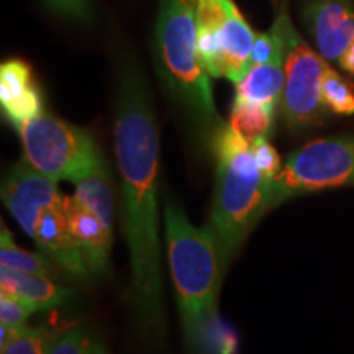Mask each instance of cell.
<instances>
[{
  "mask_svg": "<svg viewBox=\"0 0 354 354\" xmlns=\"http://www.w3.org/2000/svg\"><path fill=\"white\" fill-rule=\"evenodd\" d=\"M115 154L122 177L123 233L130 250L133 300L149 339L166 328L158 233L159 133L151 92L133 61L123 63L115 109Z\"/></svg>",
  "mask_w": 354,
  "mask_h": 354,
  "instance_id": "cell-1",
  "label": "cell"
},
{
  "mask_svg": "<svg viewBox=\"0 0 354 354\" xmlns=\"http://www.w3.org/2000/svg\"><path fill=\"white\" fill-rule=\"evenodd\" d=\"M35 310L24 300L10 294H0V323L7 328H20L25 326L28 317Z\"/></svg>",
  "mask_w": 354,
  "mask_h": 354,
  "instance_id": "cell-24",
  "label": "cell"
},
{
  "mask_svg": "<svg viewBox=\"0 0 354 354\" xmlns=\"http://www.w3.org/2000/svg\"><path fill=\"white\" fill-rule=\"evenodd\" d=\"M0 105L15 128L43 113V95L25 61L8 59L0 66Z\"/></svg>",
  "mask_w": 354,
  "mask_h": 354,
  "instance_id": "cell-10",
  "label": "cell"
},
{
  "mask_svg": "<svg viewBox=\"0 0 354 354\" xmlns=\"http://www.w3.org/2000/svg\"><path fill=\"white\" fill-rule=\"evenodd\" d=\"M0 287L3 294L15 295L32 307L35 312L63 305L71 292L56 286L43 274H28L0 268Z\"/></svg>",
  "mask_w": 354,
  "mask_h": 354,
  "instance_id": "cell-14",
  "label": "cell"
},
{
  "mask_svg": "<svg viewBox=\"0 0 354 354\" xmlns=\"http://www.w3.org/2000/svg\"><path fill=\"white\" fill-rule=\"evenodd\" d=\"M33 240L44 256L51 258L57 266H61L64 271L73 276L88 279L94 274L71 232L68 216H66V207L44 212L38 221Z\"/></svg>",
  "mask_w": 354,
  "mask_h": 354,
  "instance_id": "cell-11",
  "label": "cell"
},
{
  "mask_svg": "<svg viewBox=\"0 0 354 354\" xmlns=\"http://www.w3.org/2000/svg\"><path fill=\"white\" fill-rule=\"evenodd\" d=\"M91 354H109V353H107V349L102 346L99 342H94V344H92V349H91Z\"/></svg>",
  "mask_w": 354,
  "mask_h": 354,
  "instance_id": "cell-27",
  "label": "cell"
},
{
  "mask_svg": "<svg viewBox=\"0 0 354 354\" xmlns=\"http://www.w3.org/2000/svg\"><path fill=\"white\" fill-rule=\"evenodd\" d=\"M66 216L91 271L94 274L107 271L113 230L76 197H66Z\"/></svg>",
  "mask_w": 354,
  "mask_h": 354,
  "instance_id": "cell-12",
  "label": "cell"
},
{
  "mask_svg": "<svg viewBox=\"0 0 354 354\" xmlns=\"http://www.w3.org/2000/svg\"><path fill=\"white\" fill-rule=\"evenodd\" d=\"M0 266L12 269V271L28 272V274H48V263L43 256L21 250L13 243L12 234L2 225L0 234Z\"/></svg>",
  "mask_w": 354,
  "mask_h": 354,
  "instance_id": "cell-20",
  "label": "cell"
},
{
  "mask_svg": "<svg viewBox=\"0 0 354 354\" xmlns=\"http://www.w3.org/2000/svg\"><path fill=\"white\" fill-rule=\"evenodd\" d=\"M17 131L24 145L25 161L56 183H74L102 158L91 133L53 115L39 113Z\"/></svg>",
  "mask_w": 354,
  "mask_h": 354,
  "instance_id": "cell-5",
  "label": "cell"
},
{
  "mask_svg": "<svg viewBox=\"0 0 354 354\" xmlns=\"http://www.w3.org/2000/svg\"><path fill=\"white\" fill-rule=\"evenodd\" d=\"M338 63L344 71H346V73L353 74V76H354V41L349 44L348 50L343 53Z\"/></svg>",
  "mask_w": 354,
  "mask_h": 354,
  "instance_id": "cell-26",
  "label": "cell"
},
{
  "mask_svg": "<svg viewBox=\"0 0 354 354\" xmlns=\"http://www.w3.org/2000/svg\"><path fill=\"white\" fill-rule=\"evenodd\" d=\"M251 145V153H253V158L258 165L261 174L264 176L266 180H271L276 177L282 169V161L276 148L269 143L268 136H261V138H256L250 141Z\"/></svg>",
  "mask_w": 354,
  "mask_h": 354,
  "instance_id": "cell-23",
  "label": "cell"
},
{
  "mask_svg": "<svg viewBox=\"0 0 354 354\" xmlns=\"http://www.w3.org/2000/svg\"><path fill=\"white\" fill-rule=\"evenodd\" d=\"M2 201L17 223L32 238L44 212L66 207V196L59 192L56 180L41 174L25 159L12 166L3 177Z\"/></svg>",
  "mask_w": 354,
  "mask_h": 354,
  "instance_id": "cell-8",
  "label": "cell"
},
{
  "mask_svg": "<svg viewBox=\"0 0 354 354\" xmlns=\"http://www.w3.org/2000/svg\"><path fill=\"white\" fill-rule=\"evenodd\" d=\"M74 184H76L74 197L99 215L109 228L113 230V190L104 156L86 172H82L74 180Z\"/></svg>",
  "mask_w": 354,
  "mask_h": 354,
  "instance_id": "cell-16",
  "label": "cell"
},
{
  "mask_svg": "<svg viewBox=\"0 0 354 354\" xmlns=\"http://www.w3.org/2000/svg\"><path fill=\"white\" fill-rule=\"evenodd\" d=\"M44 6L57 15L66 17V19L74 21H87L92 20L94 10H92L91 0H43Z\"/></svg>",
  "mask_w": 354,
  "mask_h": 354,
  "instance_id": "cell-25",
  "label": "cell"
},
{
  "mask_svg": "<svg viewBox=\"0 0 354 354\" xmlns=\"http://www.w3.org/2000/svg\"><path fill=\"white\" fill-rule=\"evenodd\" d=\"M94 342L86 330L69 328L53 336L46 354H91Z\"/></svg>",
  "mask_w": 354,
  "mask_h": 354,
  "instance_id": "cell-22",
  "label": "cell"
},
{
  "mask_svg": "<svg viewBox=\"0 0 354 354\" xmlns=\"http://www.w3.org/2000/svg\"><path fill=\"white\" fill-rule=\"evenodd\" d=\"M216 39L220 50V77L238 84L251 68L256 35L234 3L223 21L216 26Z\"/></svg>",
  "mask_w": 354,
  "mask_h": 354,
  "instance_id": "cell-13",
  "label": "cell"
},
{
  "mask_svg": "<svg viewBox=\"0 0 354 354\" xmlns=\"http://www.w3.org/2000/svg\"><path fill=\"white\" fill-rule=\"evenodd\" d=\"M343 185H354V135L310 141L269 183L268 210L300 194Z\"/></svg>",
  "mask_w": 354,
  "mask_h": 354,
  "instance_id": "cell-6",
  "label": "cell"
},
{
  "mask_svg": "<svg viewBox=\"0 0 354 354\" xmlns=\"http://www.w3.org/2000/svg\"><path fill=\"white\" fill-rule=\"evenodd\" d=\"M166 246L185 343L192 354H236V339L215 320L221 256L210 228H197L184 210L166 202Z\"/></svg>",
  "mask_w": 354,
  "mask_h": 354,
  "instance_id": "cell-2",
  "label": "cell"
},
{
  "mask_svg": "<svg viewBox=\"0 0 354 354\" xmlns=\"http://www.w3.org/2000/svg\"><path fill=\"white\" fill-rule=\"evenodd\" d=\"M286 57V43L281 26L274 21L272 28L266 33H258L254 39L253 56H251V66L277 63L284 61Z\"/></svg>",
  "mask_w": 354,
  "mask_h": 354,
  "instance_id": "cell-21",
  "label": "cell"
},
{
  "mask_svg": "<svg viewBox=\"0 0 354 354\" xmlns=\"http://www.w3.org/2000/svg\"><path fill=\"white\" fill-rule=\"evenodd\" d=\"M322 104L323 107L336 115L354 113V87L338 71L326 66L322 79Z\"/></svg>",
  "mask_w": 354,
  "mask_h": 354,
  "instance_id": "cell-19",
  "label": "cell"
},
{
  "mask_svg": "<svg viewBox=\"0 0 354 354\" xmlns=\"http://www.w3.org/2000/svg\"><path fill=\"white\" fill-rule=\"evenodd\" d=\"M274 107L248 100H233L230 125L245 136L248 141H253L261 136H268L274 125Z\"/></svg>",
  "mask_w": 354,
  "mask_h": 354,
  "instance_id": "cell-17",
  "label": "cell"
},
{
  "mask_svg": "<svg viewBox=\"0 0 354 354\" xmlns=\"http://www.w3.org/2000/svg\"><path fill=\"white\" fill-rule=\"evenodd\" d=\"M2 338H0V348L2 354H46L53 339L51 333L46 330L28 328H7L0 325Z\"/></svg>",
  "mask_w": 354,
  "mask_h": 354,
  "instance_id": "cell-18",
  "label": "cell"
},
{
  "mask_svg": "<svg viewBox=\"0 0 354 354\" xmlns=\"http://www.w3.org/2000/svg\"><path fill=\"white\" fill-rule=\"evenodd\" d=\"M214 151L216 184L209 228L225 269L250 230L268 212L269 180L256 165L250 141L230 123L216 128Z\"/></svg>",
  "mask_w": 354,
  "mask_h": 354,
  "instance_id": "cell-3",
  "label": "cell"
},
{
  "mask_svg": "<svg viewBox=\"0 0 354 354\" xmlns=\"http://www.w3.org/2000/svg\"><path fill=\"white\" fill-rule=\"evenodd\" d=\"M236 86V100L256 102L276 109L282 100L286 86L284 61L251 66Z\"/></svg>",
  "mask_w": 354,
  "mask_h": 354,
  "instance_id": "cell-15",
  "label": "cell"
},
{
  "mask_svg": "<svg viewBox=\"0 0 354 354\" xmlns=\"http://www.w3.org/2000/svg\"><path fill=\"white\" fill-rule=\"evenodd\" d=\"M276 21L281 26L286 43L282 115L292 128L313 125L322 120L325 110L320 94L322 79L326 69V63L323 61L325 57L313 51L295 32L286 10L279 13Z\"/></svg>",
  "mask_w": 354,
  "mask_h": 354,
  "instance_id": "cell-7",
  "label": "cell"
},
{
  "mask_svg": "<svg viewBox=\"0 0 354 354\" xmlns=\"http://www.w3.org/2000/svg\"><path fill=\"white\" fill-rule=\"evenodd\" d=\"M154 56L159 76L176 100L202 125L218 120L209 73L197 48L196 0H161Z\"/></svg>",
  "mask_w": 354,
  "mask_h": 354,
  "instance_id": "cell-4",
  "label": "cell"
},
{
  "mask_svg": "<svg viewBox=\"0 0 354 354\" xmlns=\"http://www.w3.org/2000/svg\"><path fill=\"white\" fill-rule=\"evenodd\" d=\"M302 17L318 53L328 61H339L354 41V3L351 0H307Z\"/></svg>",
  "mask_w": 354,
  "mask_h": 354,
  "instance_id": "cell-9",
  "label": "cell"
}]
</instances>
